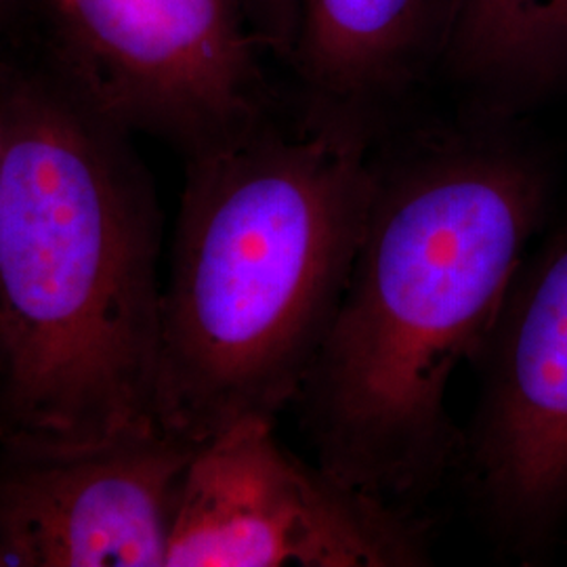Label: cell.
<instances>
[{
	"instance_id": "obj_10",
	"label": "cell",
	"mask_w": 567,
	"mask_h": 567,
	"mask_svg": "<svg viewBox=\"0 0 567 567\" xmlns=\"http://www.w3.org/2000/svg\"><path fill=\"white\" fill-rule=\"evenodd\" d=\"M246 13L261 44L292 58L299 32V0H246Z\"/></svg>"
},
{
	"instance_id": "obj_13",
	"label": "cell",
	"mask_w": 567,
	"mask_h": 567,
	"mask_svg": "<svg viewBox=\"0 0 567 567\" xmlns=\"http://www.w3.org/2000/svg\"><path fill=\"white\" fill-rule=\"evenodd\" d=\"M0 567H7V561H4V555H2V550H0Z\"/></svg>"
},
{
	"instance_id": "obj_4",
	"label": "cell",
	"mask_w": 567,
	"mask_h": 567,
	"mask_svg": "<svg viewBox=\"0 0 567 567\" xmlns=\"http://www.w3.org/2000/svg\"><path fill=\"white\" fill-rule=\"evenodd\" d=\"M39 34L84 102L185 158L269 116L244 0H44Z\"/></svg>"
},
{
	"instance_id": "obj_11",
	"label": "cell",
	"mask_w": 567,
	"mask_h": 567,
	"mask_svg": "<svg viewBox=\"0 0 567 567\" xmlns=\"http://www.w3.org/2000/svg\"><path fill=\"white\" fill-rule=\"evenodd\" d=\"M44 0H0V60L20 55L41 28Z\"/></svg>"
},
{
	"instance_id": "obj_7",
	"label": "cell",
	"mask_w": 567,
	"mask_h": 567,
	"mask_svg": "<svg viewBox=\"0 0 567 567\" xmlns=\"http://www.w3.org/2000/svg\"><path fill=\"white\" fill-rule=\"evenodd\" d=\"M196 447L161 431L82 454H2L0 550L7 567H166Z\"/></svg>"
},
{
	"instance_id": "obj_5",
	"label": "cell",
	"mask_w": 567,
	"mask_h": 567,
	"mask_svg": "<svg viewBox=\"0 0 567 567\" xmlns=\"http://www.w3.org/2000/svg\"><path fill=\"white\" fill-rule=\"evenodd\" d=\"M431 564L423 522L316 461L271 419H243L196 447L166 567H414Z\"/></svg>"
},
{
	"instance_id": "obj_8",
	"label": "cell",
	"mask_w": 567,
	"mask_h": 567,
	"mask_svg": "<svg viewBox=\"0 0 567 567\" xmlns=\"http://www.w3.org/2000/svg\"><path fill=\"white\" fill-rule=\"evenodd\" d=\"M450 0H299L292 60L320 107L370 118L444 39Z\"/></svg>"
},
{
	"instance_id": "obj_6",
	"label": "cell",
	"mask_w": 567,
	"mask_h": 567,
	"mask_svg": "<svg viewBox=\"0 0 567 567\" xmlns=\"http://www.w3.org/2000/svg\"><path fill=\"white\" fill-rule=\"evenodd\" d=\"M475 365L458 466L498 543L534 553L567 513V224L524 259Z\"/></svg>"
},
{
	"instance_id": "obj_12",
	"label": "cell",
	"mask_w": 567,
	"mask_h": 567,
	"mask_svg": "<svg viewBox=\"0 0 567 567\" xmlns=\"http://www.w3.org/2000/svg\"><path fill=\"white\" fill-rule=\"evenodd\" d=\"M2 163H4V105L0 93V177H2Z\"/></svg>"
},
{
	"instance_id": "obj_3",
	"label": "cell",
	"mask_w": 567,
	"mask_h": 567,
	"mask_svg": "<svg viewBox=\"0 0 567 567\" xmlns=\"http://www.w3.org/2000/svg\"><path fill=\"white\" fill-rule=\"evenodd\" d=\"M374 173L372 118L267 116L185 158L161 303L156 416L200 446L295 405L343 301Z\"/></svg>"
},
{
	"instance_id": "obj_9",
	"label": "cell",
	"mask_w": 567,
	"mask_h": 567,
	"mask_svg": "<svg viewBox=\"0 0 567 567\" xmlns=\"http://www.w3.org/2000/svg\"><path fill=\"white\" fill-rule=\"evenodd\" d=\"M444 51L489 116L567 76V0H450Z\"/></svg>"
},
{
	"instance_id": "obj_2",
	"label": "cell",
	"mask_w": 567,
	"mask_h": 567,
	"mask_svg": "<svg viewBox=\"0 0 567 567\" xmlns=\"http://www.w3.org/2000/svg\"><path fill=\"white\" fill-rule=\"evenodd\" d=\"M0 450L161 433L163 219L131 133L44 63L0 60Z\"/></svg>"
},
{
	"instance_id": "obj_1",
	"label": "cell",
	"mask_w": 567,
	"mask_h": 567,
	"mask_svg": "<svg viewBox=\"0 0 567 567\" xmlns=\"http://www.w3.org/2000/svg\"><path fill=\"white\" fill-rule=\"evenodd\" d=\"M547 198L540 163L487 126L374 158L343 301L295 400L320 465L393 503L458 466L447 386L484 349Z\"/></svg>"
}]
</instances>
